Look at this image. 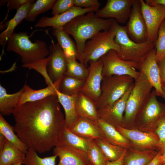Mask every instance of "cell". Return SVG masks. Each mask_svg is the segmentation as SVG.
Listing matches in <instances>:
<instances>
[{
  "mask_svg": "<svg viewBox=\"0 0 165 165\" xmlns=\"http://www.w3.org/2000/svg\"><path fill=\"white\" fill-rule=\"evenodd\" d=\"M12 114L15 122L14 131L28 148L41 153L57 145L65 121L57 96L26 103Z\"/></svg>",
  "mask_w": 165,
  "mask_h": 165,
  "instance_id": "6da1fadb",
  "label": "cell"
},
{
  "mask_svg": "<svg viewBox=\"0 0 165 165\" xmlns=\"http://www.w3.org/2000/svg\"><path fill=\"white\" fill-rule=\"evenodd\" d=\"M114 19H104L90 12L74 18L63 27V29L74 38L76 44L78 59L83 51L87 41L102 30L110 29Z\"/></svg>",
  "mask_w": 165,
  "mask_h": 165,
  "instance_id": "7a4b0ae2",
  "label": "cell"
},
{
  "mask_svg": "<svg viewBox=\"0 0 165 165\" xmlns=\"http://www.w3.org/2000/svg\"><path fill=\"white\" fill-rule=\"evenodd\" d=\"M6 43L7 51L14 52L19 55L23 64L32 63L49 55V48L45 42L37 40L31 42L25 31L14 33Z\"/></svg>",
  "mask_w": 165,
  "mask_h": 165,
  "instance_id": "3957f363",
  "label": "cell"
},
{
  "mask_svg": "<svg viewBox=\"0 0 165 165\" xmlns=\"http://www.w3.org/2000/svg\"><path fill=\"white\" fill-rule=\"evenodd\" d=\"M152 87L145 75L140 72L139 78L134 81L127 101L122 127L128 129H135L136 116L148 101Z\"/></svg>",
  "mask_w": 165,
  "mask_h": 165,
  "instance_id": "277c9868",
  "label": "cell"
},
{
  "mask_svg": "<svg viewBox=\"0 0 165 165\" xmlns=\"http://www.w3.org/2000/svg\"><path fill=\"white\" fill-rule=\"evenodd\" d=\"M111 27L115 34V42L119 47L117 53L121 59L138 63L155 47V43L148 41L137 43L131 40L127 33L125 26L119 25L114 19Z\"/></svg>",
  "mask_w": 165,
  "mask_h": 165,
  "instance_id": "5b68a950",
  "label": "cell"
},
{
  "mask_svg": "<svg viewBox=\"0 0 165 165\" xmlns=\"http://www.w3.org/2000/svg\"><path fill=\"white\" fill-rule=\"evenodd\" d=\"M115 32L112 27L109 30L99 32L86 42L83 51L78 59L87 66L89 61H98L111 50L118 53L119 47L115 42Z\"/></svg>",
  "mask_w": 165,
  "mask_h": 165,
  "instance_id": "8992f818",
  "label": "cell"
},
{
  "mask_svg": "<svg viewBox=\"0 0 165 165\" xmlns=\"http://www.w3.org/2000/svg\"><path fill=\"white\" fill-rule=\"evenodd\" d=\"M134 80L127 75L103 77L101 95L96 102L97 109L110 106L121 98L134 85Z\"/></svg>",
  "mask_w": 165,
  "mask_h": 165,
  "instance_id": "52a82bcc",
  "label": "cell"
},
{
  "mask_svg": "<svg viewBox=\"0 0 165 165\" xmlns=\"http://www.w3.org/2000/svg\"><path fill=\"white\" fill-rule=\"evenodd\" d=\"M157 96L154 89L136 116L135 129L143 132L154 133L158 124L165 116V104L159 102Z\"/></svg>",
  "mask_w": 165,
  "mask_h": 165,
  "instance_id": "ba28073f",
  "label": "cell"
},
{
  "mask_svg": "<svg viewBox=\"0 0 165 165\" xmlns=\"http://www.w3.org/2000/svg\"><path fill=\"white\" fill-rule=\"evenodd\" d=\"M102 62V74L103 77L112 75H127L134 81L139 78L140 72L138 71V63L126 61L120 59L116 51L111 50L100 58Z\"/></svg>",
  "mask_w": 165,
  "mask_h": 165,
  "instance_id": "9c48e42d",
  "label": "cell"
},
{
  "mask_svg": "<svg viewBox=\"0 0 165 165\" xmlns=\"http://www.w3.org/2000/svg\"><path fill=\"white\" fill-rule=\"evenodd\" d=\"M116 128L130 141L134 149L158 151L161 149L159 138L154 132H143L136 129H128L120 126Z\"/></svg>",
  "mask_w": 165,
  "mask_h": 165,
  "instance_id": "30bf717a",
  "label": "cell"
},
{
  "mask_svg": "<svg viewBox=\"0 0 165 165\" xmlns=\"http://www.w3.org/2000/svg\"><path fill=\"white\" fill-rule=\"evenodd\" d=\"M140 1L141 12L147 29V41L155 43L159 27L165 19V6H150L143 0Z\"/></svg>",
  "mask_w": 165,
  "mask_h": 165,
  "instance_id": "8fae6325",
  "label": "cell"
},
{
  "mask_svg": "<svg viewBox=\"0 0 165 165\" xmlns=\"http://www.w3.org/2000/svg\"><path fill=\"white\" fill-rule=\"evenodd\" d=\"M125 27L128 35L133 41L137 43L147 41V29L141 12L140 0H134Z\"/></svg>",
  "mask_w": 165,
  "mask_h": 165,
  "instance_id": "7c38bea8",
  "label": "cell"
},
{
  "mask_svg": "<svg viewBox=\"0 0 165 165\" xmlns=\"http://www.w3.org/2000/svg\"><path fill=\"white\" fill-rule=\"evenodd\" d=\"M134 0H108L105 6L96 12L97 17L112 18L124 24L129 19Z\"/></svg>",
  "mask_w": 165,
  "mask_h": 165,
  "instance_id": "4fadbf2b",
  "label": "cell"
},
{
  "mask_svg": "<svg viewBox=\"0 0 165 165\" xmlns=\"http://www.w3.org/2000/svg\"><path fill=\"white\" fill-rule=\"evenodd\" d=\"M138 65L139 72L145 75L152 87L154 88L157 96L161 97L163 92L155 48L142 58L138 63Z\"/></svg>",
  "mask_w": 165,
  "mask_h": 165,
  "instance_id": "5bb4252c",
  "label": "cell"
},
{
  "mask_svg": "<svg viewBox=\"0 0 165 165\" xmlns=\"http://www.w3.org/2000/svg\"><path fill=\"white\" fill-rule=\"evenodd\" d=\"M89 73L85 82L80 91L96 102L101 94V85L103 78V64L99 59L97 61H90Z\"/></svg>",
  "mask_w": 165,
  "mask_h": 165,
  "instance_id": "9a60e30c",
  "label": "cell"
},
{
  "mask_svg": "<svg viewBox=\"0 0 165 165\" xmlns=\"http://www.w3.org/2000/svg\"><path fill=\"white\" fill-rule=\"evenodd\" d=\"M99 9L93 8H82L74 6L67 11L52 17L43 16L35 25L36 28L51 27L58 29H63V27L75 17Z\"/></svg>",
  "mask_w": 165,
  "mask_h": 165,
  "instance_id": "2e32d148",
  "label": "cell"
},
{
  "mask_svg": "<svg viewBox=\"0 0 165 165\" xmlns=\"http://www.w3.org/2000/svg\"><path fill=\"white\" fill-rule=\"evenodd\" d=\"M133 85L121 98L112 105L98 109V119L115 127L122 126L127 101Z\"/></svg>",
  "mask_w": 165,
  "mask_h": 165,
  "instance_id": "e0dca14e",
  "label": "cell"
},
{
  "mask_svg": "<svg viewBox=\"0 0 165 165\" xmlns=\"http://www.w3.org/2000/svg\"><path fill=\"white\" fill-rule=\"evenodd\" d=\"M49 59L46 68L49 76L53 83L63 76L67 70V65L64 52L59 44L52 41L49 47Z\"/></svg>",
  "mask_w": 165,
  "mask_h": 165,
  "instance_id": "ac0fdd59",
  "label": "cell"
},
{
  "mask_svg": "<svg viewBox=\"0 0 165 165\" xmlns=\"http://www.w3.org/2000/svg\"><path fill=\"white\" fill-rule=\"evenodd\" d=\"M53 155L59 159L57 165H92L86 152L68 146H56L53 148Z\"/></svg>",
  "mask_w": 165,
  "mask_h": 165,
  "instance_id": "d6986e66",
  "label": "cell"
},
{
  "mask_svg": "<svg viewBox=\"0 0 165 165\" xmlns=\"http://www.w3.org/2000/svg\"><path fill=\"white\" fill-rule=\"evenodd\" d=\"M67 127L72 132L84 138L94 140L103 138L100 128L96 122L88 118L78 116Z\"/></svg>",
  "mask_w": 165,
  "mask_h": 165,
  "instance_id": "ffe728a7",
  "label": "cell"
},
{
  "mask_svg": "<svg viewBox=\"0 0 165 165\" xmlns=\"http://www.w3.org/2000/svg\"><path fill=\"white\" fill-rule=\"evenodd\" d=\"M63 76L52 85L39 90L33 89L25 84L23 87L24 91L20 97L18 106L28 102L40 100L51 96H57V91Z\"/></svg>",
  "mask_w": 165,
  "mask_h": 165,
  "instance_id": "44dd1931",
  "label": "cell"
},
{
  "mask_svg": "<svg viewBox=\"0 0 165 165\" xmlns=\"http://www.w3.org/2000/svg\"><path fill=\"white\" fill-rule=\"evenodd\" d=\"M96 122L100 128L103 139L127 149H134L130 141L121 134L114 126L99 119Z\"/></svg>",
  "mask_w": 165,
  "mask_h": 165,
  "instance_id": "7402d4cb",
  "label": "cell"
},
{
  "mask_svg": "<svg viewBox=\"0 0 165 165\" xmlns=\"http://www.w3.org/2000/svg\"><path fill=\"white\" fill-rule=\"evenodd\" d=\"M91 140L78 136L70 130L64 124L59 133L57 146H68L87 153Z\"/></svg>",
  "mask_w": 165,
  "mask_h": 165,
  "instance_id": "603a6c76",
  "label": "cell"
},
{
  "mask_svg": "<svg viewBox=\"0 0 165 165\" xmlns=\"http://www.w3.org/2000/svg\"><path fill=\"white\" fill-rule=\"evenodd\" d=\"M75 109L78 116L88 118L95 122L98 119L96 102L80 91L78 93Z\"/></svg>",
  "mask_w": 165,
  "mask_h": 165,
  "instance_id": "cb8c5ba5",
  "label": "cell"
},
{
  "mask_svg": "<svg viewBox=\"0 0 165 165\" xmlns=\"http://www.w3.org/2000/svg\"><path fill=\"white\" fill-rule=\"evenodd\" d=\"M35 0H28L16 11L13 18L9 20L5 30L0 34V44L5 45L8 39L14 33L16 27L24 19L26 18Z\"/></svg>",
  "mask_w": 165,
  "mask_h": 165,
  "instance_id": "d4e9b609",
  "label": "cell"
},
{
  "mask_svg": "<svg viewBox=\"0 0 165 165\" xmlns=\"http://www.w3.org/2000/svg\"><path fill=\"white\" fill-rule=\"evenodd\" d=\"M158 152L153 150L127 149L123 159V165H148Z\"/></svg>",
  "mask_w": 165,
  "mask_h": 165,
  "instance_id": "484cf974",
  "label": "cell"
},
{
  "mask_svg": "<svg viewBox=\"0 0 165 165\" xmlns=\"http://www.w3.org/2000/svg\"><path fill=\"white\" fill-rule=\"evenodd\" d=\"M78 93L72 95H68L57 91V96L60 104L63 108L65 113L64 125L68 127L77 118L75 109Z\"/></svg>",
  "mask_w": 165,
  "mask_h": 165,
  "instance_id": "4316f807",
  "label": "cell"
},
{
  "mask_svg": "<svg viewBox=\"0 0 165 165\" xmlns=\"http://www.w3.org/2000/svg\"><path fill=\"white\" fill-rule=\"evenodd\" d=\"M24 91L23 87L17 92L12 94L7 93L6 89L0 85V112L3 115H9L18 106L20 97Z\"/></svg>",
  "mask_w": 165,
  "mask_h": 165,
  "instance_id": "83f0119b",
  "label": "cell"
},
{
  "mask_svg": "<svg viewBox=\"0 0 165 165\" xmlns=\"http://www.w3.org/2000/svg\"><path fill=\"white\" fill-rule=\"evenodd\" d=\"M52 34L56 37L65 56L77 59L78 52L76 44L64 29H58L53 28Z\"/></svg>",
  "mask_w": 165,
  "mask_h": 165,
  "instance_id": "f1b7e54d",
  "label": "cell"
},
{
  "mask_svg": "<svg viewBox=\"0 0 165 165\" xmlns=\"http://www.w3.org/2000/svg\"><path fill=\"white\" fill-rule=\"evenodd\" d=\"M25 157V154L6 139L3 147L0 150V165H13L22 162Z\"/></svg>",
  "mask_w": 165,
  "mask_h": 165,
  "instance_id": "f546056e",
  "label": "cell"
},
{
  "mask_svg": "<svg viewBox=\"0 0 165 165\" xmlns=\"http://www.w3.org/2000/svg\"><path fill=\"white\" fill-rule=\"evenodd\" d=\"M0 133L16 147L26 154L28 148L15 134L14 127L9 124L1 114H0Z\"/></svg>",
  "mask_w": 165,
  "mask_h": 165,
  "instance_id": "4dcf8cb0",
  "label": "cell"
},
{
  "mask_svg": "<svg viewBox=\"0 0 165 165\" xmlns=\"http://www.w3.org/2000/svg\"><path fill=\"white\" fill-rule=\"evenodd\" d=\"M86 80L64 75L58 90L61 93L66 95H73L80 91Z\"/></svg>",
  "mask_w": 165,
  "mask_h": 165,
  "instance_id": "1f68e13d",
  "label": "cell"
},
{
  "mask_svg": "<svg viewBox=\"0 0 165 165\" xmlns=\"http://www.w3.org/2000/svg\"><path fill=\"white\" fill-rule=\"evenodd\" d=\"M95 140L107 161H113L117 160L121 156L126 149L103 138Z\"/></svg>",
  "mask_w": 165,
  "mask_h": 165,
  "instance_id": "d6a6232c",
  "label": "cell"
},
{
  "mask_svg": "<svg viewBox=\"0 0 165 165\" xmlns=\"http://www.w3.org/2000/svg\"><path fill=\"white\" fill-rule=\"evenodd\" d=\"M65 57L67 70L64 75L86 80L89 73L88 68L83 64L77 62L75 58L66 56Z\"/></svg>",
  "mask_w": 165,
  "mask_h": 165,
  "instance_id": "836d02e7",
  "label": "cell"
},
{
  "mask_svg": "<svg viewBox=\"0 0 165 165\" xmlns=\"http://www.w3.org/2000/svg\"><path fill=\"white\" fill-rule=\"evenodd\" d=\"M56 155L41 158L37 152L33 149L29 148L25 154V157L22 161L25 165H55Z\"/></svg>",
  "mask_w": 165,
  "mask_h": 165,
  "instance_id": "e575fe53",
  "label": "cell"
},
{
  "mask_svg": "<svg viewBox=\"0 0 165 165\" xmlns=\"http://www.w3.org/2000/svg\"><path fill=\"white\" fill-rule=\"evenodd\" d=\"M56 0H37L33 4L25 19L34 21L40 14L52 9Z\"/></svg>",
  "mask_w": 165,
  "mask_h": 165,
  "instance_id": "d590c367",
  "label": "cell"
},
{
  "mask_svg": "<svg viewBox=\"0 0 165 165\" xmlns=\"http://www.w3.org/2000/svg\"><path fill=\"white\" fill-rule=\"evenodd\" d=\"M87 153L92 165H106L107 160L94 140H91Z\"/></svg>",
  "mask_w": 165,
  "mask_h": 165,
  "instance_id": "8d00e7d4",
  "label": "cell"
},
{
  "mask_svg": "<svg viewBox=\"0 0 165 165\" xmlns=\"http://www.w3.org/2000/svg\"><path fill=\"white\" fill-rule=\"evenodd\" d=\"M154 48L156 50V61L158 62L165 57V19L159 27Z\"/></svg>",
  "mask_w": 165,
  "mask_h": 165,
  "instance_id": "74e56055",
  "label": "cell"
},
{
  "mask_svg": "<svg viewBox=\"0 0 165 165\" xmlns=\"http://www.w3.org/2000/svg\"><path fill=\"white\" fill-rule=\"evenodd\" d=\"M49 59V57L48 56L46 58L37 60L31 63L23 64L22 66L24 68L35 70L43 76L48 86H50L53 83L50 79L47 70V64Z\"/></svg>",
  "mask_w": 165,
  "mask_h": 165,
  "instance_id": "f35d334b",
  "label": "cell"
},
{
  "mask_svg": "<svg viewBox=\"0 0 165 165\" xmlns=\"http://www.w3.org/2000/svg\"><path fill=\"white\" fill-rule=\"evenodd\" d=\"M74 0H56L52 9L53 16L64 13L74 6Z\"/></svg>",
  "mask_w": 165,
  "mask_h": 165,
  "instance_id": "ab89813d",
  "label": "cell"
},
{
  "mask_svg": "<svg viewBox=\"0 0 165 165\" xmlns=\"http://www.w3.org/2000/svg\"><path fill=\"white\" fill-rule=\"evenodd\" d=\"M154 133L159 138L161 149L165 146V116L158 124Z\"/></svg>",
  "mask_w": 165,
  "mask_h": 165,
  "instance_id": "60d3db41",
  "label": "cell"
},
{
  "mask_svg": "<svg viewBox=\"0 0 165 165\" xmlns=\"http://www.w3.org/2000/svg\"><path fill=\"white\" fill-rule=\"evenodd\" d=\"M75 6L84 8H96L98 9L101 3L97 0H74Z\"/></svg>",
  "mask_w": 165,
  "mask_h": 165,
  "instance_id": "b9f144b4",
  "label": "cell"
},
{
  "mask_svg": "<svg viewBox=\"0 0 165 165\" xmlns=\"http://www.w3.org/2000/svg\"><path fill=\"white\" fill-rule=\"evenodd\" d=\"M28 0H0V6L2 4L7 2V6L8 10L15 9L17 10L20 8Z\"/></svg>",
  "mask_w": 165,
  "mask_h": 165,
  "instance_id": "7bdbcfd3",
  "label": "cell"
},
{
  "mask_svg": "<svg viewBox=\"0 0 165 165\" xmlns=\"http://www.w3.org/2000/svg\"><path fill=\"white\" fill-rule=\"evenodd\" d=\"M157 63L160 70L161 85L162 86H165V57Z\"/></svg>",
  "mask_w": 165,
  "mask_h": 165,
  "instance_id": "ee69618b",
  "label": "cell"
},
{
  "mask_svg": "<svg viewBox=\"0 0 165 165\" xmlns=\"http://www.w3.org/2000/svg\"><path fill=\"white\" fill-rule=\"evenodd\" d=\"M127 149H126L124 153L119 159L113 161H107L106 165H123V159Z\"/></svg>",
  "mask_w": 165,
  "mask_h": 165,
  "instance_id": "f6af8a7d",
  "label": "cell"
},
{
  "mask_svg": "<svg viewBox=\"0 0 165 165\" xmlns=\"http://www.w3.org/2000/svg\"><path fill=\"white\" fill-rule=\"evenodd\" d=\"M145 2L149 5H161L165 6V0H147Z\"/></svg>",
  "mask_w": 165,
  "mask_h": 165,
  "instance_id": "bcb514c9",
  "label": "cell"
},
{
  "mask_svg": "<svg viewBox=\"0 0 165 165\" xmlns=\"http://www.w3.org/2000/svg\"><path fill=\"white\" fill-rule=\"evenodd\" d=\"M160 153V151L153 159L148 165H159Z\"/></svg>",
  "mask_w": 165,
  "mask_h": 165,
  "instance_id": "7dc6e473",
  "label": "cell"
},
{
  "mask_svg": "<svg viewBox=\"0 0 165 165\" xmlns=\"http://www.w3.org/2000/svg\"><path fill=\"white\" fill-rule=\"evenodd\" d=\"M160 153L159 165L165 163V146L160 150Z\"/></svg>",
  "mask_w": 165,
  "mask_h": 165,
  "instance_id": "c3c4849f",
  "label": "cell"
},
{
  "mask_svg": "<svg viewBox=\"0 0 165 165\" xmlns=\"http://www.w3.org/2000/svg\"><path fill=\"white\" fill-rule=\"evenodd\" d=\"M163 94L161 97L165 100V86H162Z\"/></svg>",
  "mask_w": 165,
  "mask_h": 165,
  "instance_id": "681fc988",
  "label": "cell"
},
{
  "mask_svg": "<svg viewBox=\"0 0 165 165\" xmlns=\"http://www.w3.org/2000/svg\"><path fill=\"white\" fill-rule=\"evenodd\" d=\"M22 162L20 161V162H18L13 164V165H22Z\"/></svg>",
  "mask_w": 165,
  "mask_h": 165,
  "instance_id": "f907efd6",
  "label": "cell"
},
{
  "mask_svg": "<svg viewBox=\"0 0 165 165\" xmlns=\"http://www.w3.org/2000/svg\"><path fill=\"white\" fill-rule=\"evenodd\" d=\"M161 165H165V163Z\"/></svg>",
  "mask_w": 165,
  "mask_h": 165,
  "instance_id": "816d5d0a",
  "label": "cell"
}]
</instances>
